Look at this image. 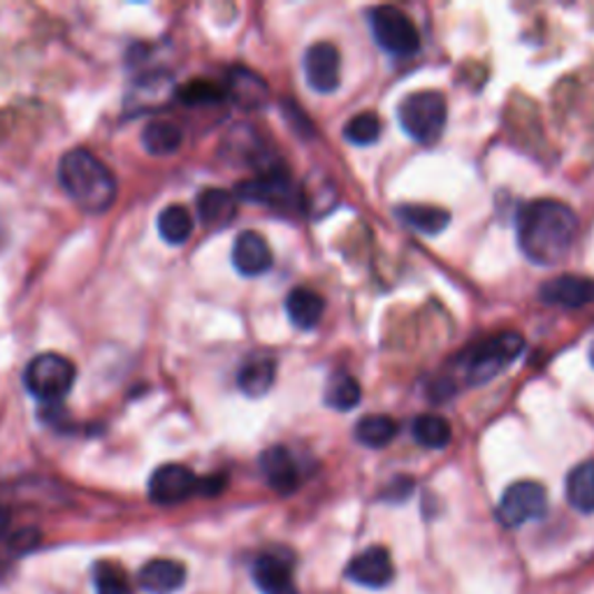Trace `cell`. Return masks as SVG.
<instances>
[{"instance_id":"9","label":"cell","mask_w":594,"mask_h":594,"mask_svg":"<svg viewBox=\"0 0 594 594\" xmlns=\"http://www.w3.org/2000/svg\"><path fill=\"white\" fill-rule=\"evenodd\" d=\"M237 196L265 207H293L297 202V191L290 184V177L279 168H269L260 177L241 184Z\"/></svg>"},{"instance_id":"23","label":"cell","mask_w":594,"mask_h":594,"mask_svg":"<svg viewBox=\"0 0 594 594\" xmlns=\"http://www.w3.org/2000/svg\"><path fill=\"white\" fill-rule=\"evenodd\" d=\"M566 499L581 513H594V463H583L570 472Z\"/></svg>"},{"instance_id":"5","label":"cell","mask_w":594,"mask_h":594,"mask_svg":"<svg viewBox=\"0 0 594 594\" xmlns=\"http://www.w3.org/2000/svg\"><path fill=\"white\" fill-rule=\"evenodd\" d=\"M75 365L59 354L36 356L23 372V384L40 402L63 399L75 384Z\"/></svg>"},{"instance_id":"17","label":"cell","mask_w":594,"mask_h":594,"mask_svg":"<svg viewBox=\"0 0 594 594\" xmlns=\"http://www.w3.org/2000/svg\"><path fill=\"white\" fill-rule=\"evenodd\" d=\"M323 311H326V303L311 288H293L286 297V314L293 320V326L300 330L316 328Z\"/></svg>"},{"instance_id":"18","label":"cell","mask_w":594,"mask_h":594,"mask_svg":"<svg viewBox=\"0 0 594 594\" xmlns=\"http://www.w3.org/2000/svg\"><path fill=\"white\" fill-rule=\"evenodd\" d=\"M198 216L202 226L221 230L237 216V200L224 188H209V191H202L198 198Z\"/></svg>"},{"instance_id":"30","label":"cell","mask_w":594,"mask_h":594,"mask_svg":"<svg viewBox=\"0 0 594 594\" xmlns=\"http://www.w3.org/2000/svg\"><path fill=\"white\" fill-rule=\"evenodd\" d=\"M177 93L186 105H211V102H219L226 98V91L216 87L214 82H207V79H196V82H188Z\"/></svg>"},{"instance_id":"16","label":"cell","mask_w":594,"mask_h":594,"mask_svg":"<svg viewBox=\"0 0 594 594\" xmlns=\"http://www.w3.org/2000/svg\"><path fill=\"white\" fill-rule=\"evenodd\" d=\"M186 581V570L175 560H151L140 572V587L149 594H172Z\"/></svg>"},{"instance_id":"25","label":"cell","mask_w":594,"mask_h":594,"mask_svg":"<svg viewBox=\"0 0 594 594\" xmlns=\"http://www.w3.org/2000/svg\"><path fill=\"white\" fill-rule=\"evenodd\" d=\"M397 435V423L390 416L372 414L358 420L356 425V439L367 448H384Z\"/></svg>"},{"instance_id":"28","label":"cell","mask_w":594,"mask_h":594,"mask_svg":"<svg viewBox=\"0 0 594 594\" xmlns=\"http://www.w3.org/2000/svg\"><path fill=\"white\" fill-rule=\"evenodd\" d=\"M344 138L350 145H358V147H369L376 140L382 138V119L376 117L374 112H363L356 115L344 126Z\"/></svg>"},{"instance_id":"15","label":"cell","mask_w":594,"mask_h":594,"mask_svg":"<svg viewBox=\"0 0 594 594\" xmlns=\"http://www.w3.org/2000/svg\"><path fill=\"white\" fill-rule=\"evenodd\" d=\"M260 472L269 488L279 495H290L300 485V472H297L293 455L284 446H273L260 455Z\"/></svg>"},{"instance_id":"19","label":"cell","mask_w":594,"mask_h":594,"mask_svg":"<svg viewBox=\"0 0 594 594\" xmlns=\"http://www.w3.org/2000/svg\"><path fill=\"white\" fill-rule=\"evenodd\" d=\"M275 379H277V363L269 356H256L241 365L237 386L249 397H263L273 390Z\"/></svg>"},{"instance_id":"6","label":"cell","mask_w":594,"mask_h":594,"mask_svg":"<svg viewBox=\"0 0 594 594\" xmlns=\"http://www.w3.org/2000/svg\"><path fill=\"white\" fill-rule=\"evenodd\" d=\"M369 26L374 40L379 42L382 49H386L393 57L407 59L420 49V36L416 23L397 8L382 6L374 8L369 14Z\"/></svg>"},{"instance_id":"14","label":"cell","mask_w":594,"mask_h":594,"mask_svg":"<svg viewBox=\"0 0 594 594\" xmlns=\"http://www.w3.org/2000/svg\"><path fill=\"white\" fill-rule=\"evenodd\" d=\"M251 574L263 594H300V590L295 585L290 564L275 553L258 555Z\"/></svg>"},{"instance_id":"11","label":"cell","mask_w":594,"mask_h":594,"mask_svg":"<svg viewBox=\"0 0 594 594\" xmlns=\"http://www.w3.org/2000/svg\"><path fill=\"white\" fill-rule=\"evenodd\" d=\"M346 576L369 590H382L395 578L393 557L384 546H372L350 560Z\"/></svg>"},{"instance_id":"12","label":"cell","mask_w":594,"mask_h":594,"mask_svg":"<svg viewBox=\"0 0 594 594\" xmlns=\"http://www.w3.org/2000/svg\"><path fill=\"white\" fill-rule=\"evenodd\" d=\"M232 265L239 275L260 277L273 267V249L260 232H239L232 245Z\"/></svg>"},{"instance_id":"7","label":"cell","mask_w":594,"mask_h":594,"mask_svg":"<svg viewBox=\"0 0 594 594\" xmlns=\"http://www.w3.org/2000/svg\"><path fill=\"white\" fill-rule=\"evenodd\" d=\"M548 511V495L542 483L518 481L504 491L497 518L504 527H521L525 523L544 518Z\"/></svg>"},{"instance_id":"26","label":"cell","mask_w":594,"mask_h":594,"mask_svg":"<svg viewBox=\"0 0 594 594\" xmlns=\"http://www.w3.org/2000/svg\"><path fill=\"white\" fill-rule=\"evenodd\" d=\"M363 399L360 384L350 374H335L326 388V404L337 412L356 409Z\"/></svg>"},{"instance_id":"22","label":"cell","mask_w":594,"mask_h":594,"mask_svg":"<svg viewBox=\"0 0 594 594\" xmlns=\"http://www.w3.org/2000/svg\"><path fill=\"white\" fill-rule=\"evenodd\" d=\"M397 219L402 224H407L409 228L425 232V235H437L442 232L448 221L451 214L442 207H429V205H402L397 209Z\"/></svg>"},{"instance_id":"27","label":"cell","mask_w":594,"mask_h":594,"mask_svg":"<svg viewBox=\"0 0 594 594\" xmlns=\"http://www.w3.org/2000/svg\"><path fill=\"white\" fill-rule=\"evenodd\" d=\"M414 439L425 448H444L451 442V425L437 414H423L412 425Z\"/></svg>"},{"instance_id":"8","label":"cell","mask_w":594,"mask_h":594,"mask_svg":"<svg viewBox=\"0 0 594 594\" xmlns=\"http://www.w3.org/2000/svg\"><path fill=\"white\" fill-rule=\"evenodd\" d=\"M200 491V478L184 465H164L149 478V497L154 504L175 506Z\"/></svg>"},{"instance_id":"4","label":"cell","mask_w":594,"mask_h":594,"mask_svg":"<svg viewBox=\"0 0 594 594\" xmlns=\"http://www.w3.org/2000/svg\"><path fill=\"white\" fill-rule=\"evenodd\" d=\"M525 339L518 333H502L485 339L472 348L465 358V382L469 386H481L493 382L511 363H516L523 354Z\"/></svg>"},{"instance_id":"24","label":"cell","mask_w":594,"mask_h":594,"mask_svg":"<svg viewBox=\"0 0 594 594\" xmlns=\"http://www.w3.org/2000/svg\"><path fill=\"white\" fill-rule=\"evenodd\" d=\"M158 232L164 237L168 245L177 247L184 245V241L191 237L194 232V214L188 211L181 205H170L164 211L158 214Z\"/></svg>"},{"instance_id":"32","label":"cell","mask_w":594,"mask_h":594,"mask_svg":"<svg viewBox=\"0 0 594 594\" xmlns=\"http://www.w3.org/2000/svg\"><path fill=\"white\" fill-rule=\"evenodd\" d=\"M592 363H594V346H592Z\"/></svg>"},{"instance_id":"31","label":"cell","mask_w":594,"mask_h":594,"mask_svg":"<svg viewBox=\"0 0 594 594\" xmlns=\"http://www.w3.org/2000/svg\"><path fill=\"white\" fill-rule=\"evenodd\" d=\"M6 523H8V518H6V513H3V511H0V529H3V527H6Z\"/></svg>"},{"instance_id":"29","label":"cell","mask_w":594,"mask_h":594,"mask_svg":"<svg viewBox=\"0 0 594 594\" xmlns=\"http://www.w3.org/2000/svg\"><path fill=\"white\" fill-rule=\"evenodd\" d=\"M93 585L98 594H132L126 572L112 562H98L93 566Z\"/></svg>"},{"instance_id":"10","label":"cell","mask_w":594,"mask_h":594,"mask_svg":"<svg viewBox=\"0 0 594 594\" xmlns=\"http://www.w3.org/2000/svg\"><path fill=\"white\" fill-rule=\"evenodd\" d=\"M305 77L314 91L333 93L341 82V57L333 42H316L305 53Z\"/></svg>"},{"instance_id":"2","label":"cell","mask_w":594,"mask_h":594,"mask_svg":"<svg viewBox=\"0 0 594 594\" xmlns=\"http://www.w3.org/2000/svg\"><path fill=\"white\" fill-rule=\"evenodd\" d=\"M59 181L68 198L89 214L107 211L119 196L117 177L89 149H72L61 158Z\"/></svg>"},{"instance_id":"13","label":"cell","mask_w":594,"mask_h":594,"mask_svg":"<svg viewBox=\"0 0 594 594\" xmlns=\"http://www.w3.org/2000/svg\"><path fill=\"white\" fill-rule=\"evenodd\" d=\"M538 297H542L546 305H555L564 309H581L594 303V279L562 275L544 284L542 290H538Z\"/></svg>"},{"instance_id":"3","label":"cell","mask_w":594,"mask_h":594,"mask_svg":"<svg viewBox=\"0 0 594 594\" xmlns=\"http://www.w3.org/2000/svg\"><path fill=\"white\" fill-rule=\"evenodd\" d=\"M402 130L420 145H432L442 138L446 128V100L439 91H416L397 107Z\"/></svg>"},{"instance_id":"1","label":"cell","mask_w":594,"mask_h":594,"mask_svg":"<svg viewBox=\"0 0 594 594\" xmlns=\"http://www.w3.org/2000/svg\"><path fill=\"white\" fill-rule=\"evenodd\" d=\"M578 232L576 214L557 200H534L518 211V245L534 265L553 267L572 251Z\"/></svg>"},{"instance_id":"20","label":"cell","mask_w":594,"mask_h":594,"mask_svg":"<svg viewBox=\"0 0 594 594\" xmlns=\"http://www.w3.org/2000/svg\"><path fill=\"white\" fill-rule=\"evenodd\" d=\"M184 145V130L166 119H156L142 130V147L151 156H172Z\"/></svg>"},{"instance_id":"21","label":"cell","mask_w":594,"mask_h":594,"mask_svg":"<svg viewBox=\"0 0 594 594\" xmlns=\"http://www.w3.org/2000/svg\"><path fill=\"white\" fill-rule=\"evenodd\" d=\"M230 98L241 105V107H263L265 100H267V85L263 82V79L247 70V68H235L230 70V77H228V91Z\"/></svg>"}]
</instances>
